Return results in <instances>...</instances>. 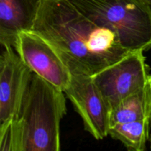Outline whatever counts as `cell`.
I'll use <instances>...</instances> for the list:
<instances>
[{
	"mask_svg": "<svg viewBox=\"0 0 151 151\" xmlns=\"http://www.w3.org/2000/svg\"><path fill=\"white\" fill-rule=\"evenodd\" d=\"M32 30L54 48L72 74L93 76L131 52L69 0H41Z\"/></svg>",
	"mask_w": 151,
	"mask_h": 151,
	"instance_id": "cell-1",
	"label": "cell"
},
{
	"mask_svg": "<svg viewBox=\"0 0 151 151\" xmlns=\"http://www.w3.org/2000/svg\"><path fill=\"white\" fill-rule=\"evenodd\" d=\"M64 91L31 73L16 114L0 130L1 151H58Z\"/></svg>",
	"mask_w": 151,
	"mask_h": 151,
	"instance_id": "cell-2",
	"label": "cell"
},
{
	"mask_svg": "<svg viewBox=\"0 0 151 151\" xmlns=\"http://www.w3.org/2000/svg\"><path fill=\"white\" fill-rule=\"evenodd\" d=\"M100 27L116 35L131 52L151 49V6L144 0H69Z\"/></svg>",
	"mask_w": 151,
	"mask_h": 151,
	"instance_id": "cell-3",
	"label": "cell"
},
{
	"mask_svg": "<svg viewBox=\"0 0 151 151\" xmlns=\"http://www.w3.org/2000/svg\"><path fill=\"white\" fill-rule=\"evenodd\" d=\"M144 52H131L91 76L111 111L124 99L143 88L150 76Z\"/></svg>",
	"mask_w": 151,
	"mask_h": 151,
	"instance_id": "cell-4",
	"label": "cell"
},
{
	"mask_svg": "<svg viewBox=\"0 0 151 151\" xmlns=\"http://www.w3.org/2000/svg\"><path fill=\"white\" fill-rule=\"evenodd\" d=\"M14 49L25 64L40 77L64 91L72 81V73L52 47L34 31L17 35Z\"/></svg>",
	"mask_w": 151,
	"mask_h": 151,
	"instance_id": "cell-5",
	"label": "cell"
},
{
	"mask_svg": "<svg viewBox=\"0 0 151 151\" xmlns=\"http://www.w3.org/2000/svg\"><path fill=\"white\" fill-rule=\"evenodd\" d=\"M64 93L83 122L84 129L97 140L109 135L111 110L91 76L72 74V81Z\"/></svg>",
	"mask_w": 151,
	"mask_h": 151,
	"instance_id": "cell-6",
	"label": "cell"
},
{
	"mask_svg": "<svg viewBox=\"0 0 151 151\" xmlns=\"http://www.w3.org/2000/svg\"><path fill=\"white\" fill-rule=\"evenodd\" d=\"M32 72L14 47H4L0 57V130L16 114Z\"/></svg>",
	"mask_w": 151,
	"mask_h": 151,
	"instance_id": "cell-7",
	"label": "cell"
},
{
	"mask_svg": "<svg viewBox=\"0 0 151 151\" xmlns=\"http://www.w3.org/2000/svg\"><path fill=\"white\" fill-rule=\"evenodd\" d=\"M41 0H0V44L14 47L17 35L33 28Z\"/></svg>",
	"mask_w": 151,
	"mask_h": 151,
	"instance_id": "cell-8",
	"label": "cell"
},
{
	"mask_svg": "<svg viewBox=\"0 0 151 151\" xmlns=\"http://www.w3.org/2000/svg\"><path fill=\"white\" fill-rule=\"evenodd\" d=\"M151 75L143 88L124 99L111 111L110 128L124 122L150 119Z\"/></svg>",
	"mask_w": 151,
	"mask_h": 151,
	"instance_id": "cell-9",
	"label": "cell"
},
{
	"mask_svg": "<svg viewBox=\"0 0 151 151\" xmlns=\"http://www.w3.org/2000/svg\"><path fill=\"white\" fill-rule=\"evenodd\" d=\"M150 119L124 122L111 126L109 136L119 140L129 150L143 151L150 139Z\"/></svg>",
	"mask_w": 151,
	"mask_h": 151,
	"instance_id": "cell-10",
	"label": "cell"
},
{
	"mask_svg": "<svg viewBox=\"0 0 151 151\" xmlns=\"http://www.w3.org/2000/svg\"><path fill=\"white\" fill-rule=\"evenodd\" d=\"M149 141H150V150H151V116H150V139H149Z\"/></svg>",
	"mask_w": 151,
	"mask_h": 151,
	"instance_id": "cell-11",
	"label": "cell"
},
{
	"mask_svg": "<svg viewBox=\"0 0 151 151\" xmlns=\"http://www.w3.org/2000/svg\"><path fill=\"white\" fill-rule=\"evenodd\" d=\"M144 1H145V2H147L149 5L151 6V0H144Z\"/></svg>",
	"mask_w": 151,
	"mask_h": 151,
	"instance_id": "cell-12",
	"label": "cell"
}]
</instances>
